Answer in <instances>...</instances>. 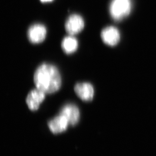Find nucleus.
I'll list each match as a JSON object with an SVG mask.
<instances>
[{"label":"nucleus","mask_w":156,"mask_h":156,"mask_svg":"<svg viewBox=\"0 0 156 156\" xmlns=\"http://www.w3.org/2000/svg\"><path fill=\"white\" fill-rule=\"evenodd\" d=\"M34 82L38 90L45 94H52L59 90L61 84L60 74L54 65L44 63L40 65L34 74Z\"/></svg>","instance_id":"f257e3e1"},{"label":"nucleus","mask_w":156,"mask_h":156,"mask_svg":"<svg viewBox=\"0 0 156 156\" xmlns=\"http://www.w3.org/2000/svg\"><path fill=\"white\" fill-rule=\"evenodd\" d=\"M47 34V30L44 25L35 24L30 27L27 35L31 43L39 44L44 41Z\"/></svg>","instance_id":"20e7f679"},{"label":"nucleus","mask_w":156,"mask_h":156,"mask_svg":"<svg viewBox=\"0 0 156 156\" xmlns=\"http://www.w3.org/2000/svg\"><path fill=\"white\" fill-rule=\"evenodd\" d=\"M45 93L37 88L30 91L27 97L26 102L31 110L35 111L39 108L40 105L44 100Z\"/></svg>","instance_id":"423d86ee"},{"label":"nucleus","mask_w":156,"mask_h":156,"mask_svg":"<svg viewBox=\"0 0 156 156\" xmlns=\"http://www.w3.org/2000/svg\"><path fill=\"white\" fill-rule=\"evenodd\" d=\"M78 47L77 40L73 35L65 37L62 41V48L65 53L70 54L75 52Z\"/></svg>","instance_id":"9d476101"},{"label":"nucleus","mask_w":156,"mask_h":156,"mask_svg":"<svg viewBox=\"0 0 156 156\" xmlns=\"http://www.w3.org/2000/svg\"><path fill=\"white\" fill-rule=\"evenodd\" d=\"M84 27V22L83 17L78 14L70 16L65 23V30L70 35L78 34Z\"/></svg>","instance_id":"7ed1b4c3"},{"label":"nucleus","mask_w":156,"mask_h":156,"mask_svg":"<svg viewBox=\"0 0 156 156\" xmlns=\"http://www.w3.org/2000/svg\"><path fill=\"white\" fill-rule=\"evenodd\" d=\"M74 91L80 99L84 101L92 100L94 90L91 84L89 83H78L74 87Z\"/></svg>","instance_id":"0eeeda50"},{"label":"nucleus","mask_w":156,"mask_h":156,"mask_svg":"<svg viewBox=\"0 0 156 156\" xmlns=\"http://www.w3.org/2000/svg\"><path fill=\"white\" fill-rule=\"evenodd\" d=\"M53 0H41V1L44 3H47V2H52Z\"/></svg>","instance_id":"9b49d317"},{"label":"nucleus","mask_w":156,"mask_h":156,"mask_svg":"<svg viewBox=\"0 0 156 156\" xmlns=\"http://www.w3.org/2000/svg\"><path fill=\"white\" fill-rule=\"evenodd\" d=\"M69 124L67 118L63 115L60 114L49 121L48 126L51 131L53 133L56 134L65 131Z\"/></svg>","instance_id":"1a4fd4ad"},{"label":"nucleus","mask_w":156,"mask_h":156,"mask_svg":"<svg viewBox=\"0 0 156 156\" xmlns=\"http://www.w3.org/2000/svg\"><path fill=\"white\" fill-rule=\"evenodd\" d=\"M131 9V0H112L109 6L111 16L116 21L121 20L127 16Z\"/></svg>","instance_id":"f03ea898"},{"label":"nucleus","mask_w":156,"mask_h":156,"mask_svg":"<svg viewBox=\"0 0 156 156\" xmlns=\"http://www.w3.org/2000/svg\"><path fill=\"white\" fill-rule=\"evenodd\" d=\"M60 114L64 116L71 125H75L80 119V111L78 108L73 104L65 105L61 110Z\"/></svg>","instance_id":"6e6552de"},{"label":"nucleus","mask_w":156,"mask_h":156,"mask_svg":"<svg viewBox=\"0 0 156 156\" xmlns=\"http://www.w3.org/2000/svg\"><path fill=\"white\" fill-rule=\"evenodd\" d=\"M101 37L105 44L108 46L116 45L120 39V34L117 28L114 27L105 28L101 33Z\"/></svg>","instance_id":"39448f33"}]
</instances>
